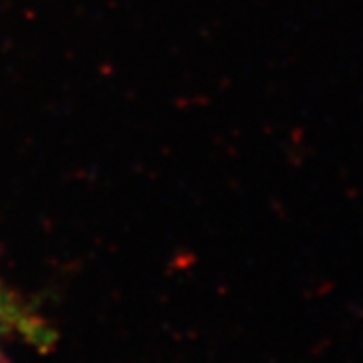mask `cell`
<instances>
[{
  "mask_svg": "<svg viewBox=\"0 0 363 363\" xmlns=\"http://www.w3.org/2000/svg\"><path fill=\"white\" fill-rule=\"evenodd\" d=\"M0 323H2V303H0Z\"/></svg>",
  "mask_w": 363,
  "mask_h": 363,
  "instance_id": "1",
  "label": "cell"
}]
</instances>
